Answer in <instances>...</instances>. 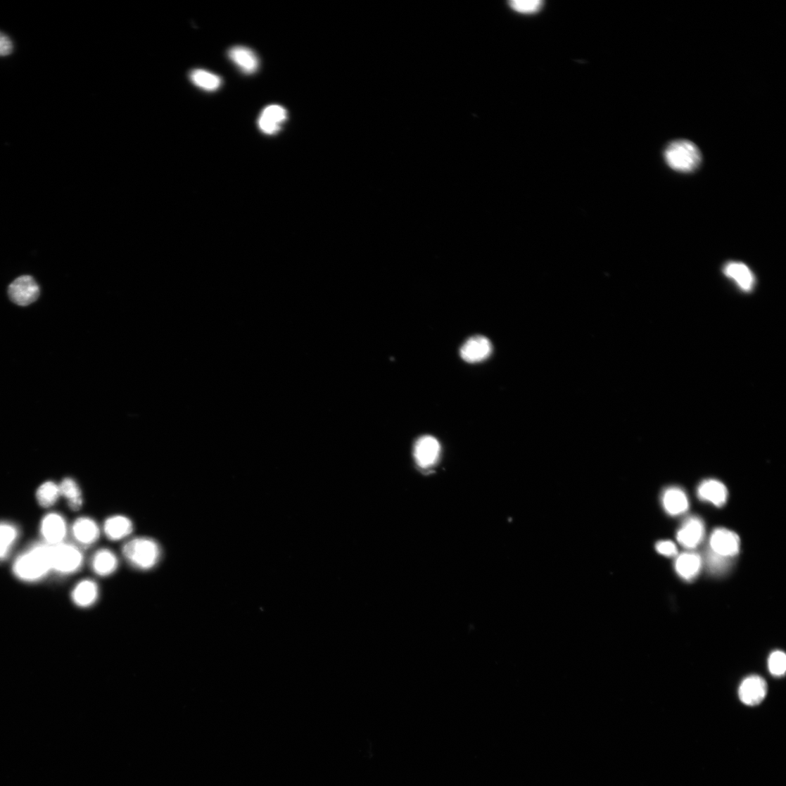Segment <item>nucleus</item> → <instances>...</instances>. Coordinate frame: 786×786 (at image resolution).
Returning <instances> with one entry per match:
<instances>
[{"instance_id":"nucleus-1","label":"nucleus","mask_w":786,"mask_h":786,"mask_svg":"<svg viewBox=\"0 0 786 786\" xmlns=\"http://www.w3.org/2000/svg\"><path fill=\"white\" fill-rule=\"evenodd\" d=\"M15 576L25 582H36L52 569L51 545L36 544L20 555L13 564Z\"/></svg>"},{"instance_id":"nucleus-2","label":"nucleus","mask_w":786,"mask_h":786,"mask_svg":"<svg viewBox=\"0 0 786 786\" xmlns=\"http://www.w3.org/2000/svg\"><path fill=\"white\" fill-rule=\"evenodd\" d=\"M125 559L134 568L147 571L153 569L162 557L161 547L150 538H136L127 542L122 547Z\"/></svg>"},{"instance_id":"nucleus-3","label":"nucleus","mask_w":786,"mask_h":786,"mask_svg":"<svg viewBox=\"0 0 786 786\" xmlns=\"http://www.w3.org/2000/svg\"><path fill=\"white\" fill-rule=\"evenodd\" d=\"M664 157L667 164L675 171L683 173L692 172L701 160L699 148L689 140H676L666 148Z\"/></svg>"},{"instance_id":"nucleus-4","label":"nucleus","mask_w":786,"mask_h":786,"mask_svg":"<svg viewBox=\"0 0 786 786\" xmlns=\"http://www.w3.org/2000/svg\"><path fill=\"white\" fill-rule=\"evenodd\" d=\"M84 557L81 550L74 545L62 543L51 546L52 569L61 575H71L82 566Z\"/></svg>"},{"instance_id":"nucleus-5","label":"nucleus","mask_w":786,"mask_h":786,"mask_svg":"<svg viewBox=\"0 0 786 786\" xmlns=\"http://www.w3.org/2000/svg\"><path fill=\"white\" fill-rule=\"evenodd\" d=\"M39 294V285L30 275L20 276L8 287L11 300L19 306H28L34 303Z\"/></svg>"},{"instance_id":"nucleus-6","label":"nucleus","mask_w":786,"mask_h":786,"mask_svg":"<svg viewBox=\"0 0 786 786\" xmlns=\"http://www.w3.org/2000/svg\"><path fill=\"white\" fill-rule=\"evenodd\" d=\"M710 545L714 554L729 559L739 553L740 539L732 531L716 528L711 536Z\"/></svg>"},{"instance_id":"nucleus-7","label":"nucleus","mask_w":786,"mask_h":786,"mask_svg":"<svg viewBox=\"0 0 786 786\" xmlns=\"http://www.w3.org/2000/svg\"><path fill=\"white\" fill-rule=\"evenodd\" d=\"M490 340L483 336H474L467 339L460 348L461 357L467 363L481 362L493 353Z\"/></svg>"},{"instance_id":"nucleus-8","label":"nucleus","mask_w":786,"mask_h":786,"mask_svg":"<svg viewBox=\"0 0 786 786\" xmlns=\"http://www.w3.org/2000/svg\"><path fill=\"white\" fill-rule=\"evenodd\" d=\"M41 534L49 545L54 546L63 543L68 535L65 519L57 513L48 514L42 521Z\"/></svg>"},{"instance_id":"nucleus-9","label":"nucleus","mask_w":786,"mask_h":786,"mask_svg":"<svg viewBox=\"0 0 786 786\" xmlns=\"http://www.w3.org/2000/svg\"><path fill=\"white\" fill-rule=\"evenodd\" d=\"M767 692L766 681L758 676H753L742 682L739 689V697L743 704L756 706L766 697Z\"/></svg>"},{"instance_id":"nucleus-10","label":"nucleus","mask_w":786,"mask_h":786,"mask_svg":"<svg viewBox=\"0 0 786 786\" xmlns=\"http://www.w3.org/2000/svg\"><path fill=\"white\" fill-rule=\"evenodd\" d=\"M287 118V111L281 106L270 105L260 116L258 120L260 129L267 135L278 134Z\"/></svg>"},{"instance_id":"nucleus-11","label":"nucleus","mask_w":786,"mask_h":786,"mask_svg":"<svg viewBox=\"0 0 786 786\" xmlns=\"http://www.w3.org/2000/svg\"><path fill=\"white\" fill-rule=\"evenodd\" d=\"M705 534L704 524L697 517L687 519L677 533L680 544L687 548H695L703 541Z\"/></svg>"},{"instance_id":"nucleus-12","label":"nucleus","mask_w":786,"mask_h":786,"mask_svg":"<svg viewBox=\"0 0 786 786\" xmlns=\"http://www.w3.org/2000/svg\"><path fill=\"white\" fill-rule=\"evenodd\" d=\"M72 533L75 540L81 545L90 546L100 538L98 524L89 517L77 519L72 525Z\"/></svg>"},{"instance_id":"nucleus-13","label":"nucleus","mask_w":786,"mask_h":786,"mask_svg":"<svg viewBox=\"0 0 786 786\" xmlns=\"http://www.w3.org/2000/svg\"><path fill=\"white\" fill-rule=\"evenodd\" d=\"M440 447L438 441L433 436H426L421 437L416 442L414 447V457L422 467L433 465L438 458Z\"/></svg>"},{"instance_id":"nucleus-14","label":"nucleus","mask_w":786,"mask_h":786,"mask_svg":"<svg viewBox=\"0 0 786 786\" xmlns=\"http://www.w3.org/2000/svg\"><path fill=\"white\" fill-rule=\"evenodd\" d=\"M228 57L246 75L256 72L260 60L256 53L245 46H234L228 51Z\"/></svg>"},{"instance_id":"nucleus-15","label":"nucleus","mask_w":786,"mask_h":786,"mask_svg":"<svg viewBox=\"0 0 786 786\" xmlns=\"http://www.w3.org/2000/svg\"><path fill=\"white\" fill-rule=\"evenodd\" d=\"M133 531L132 521L122 515L110 516L103 524V533L112 541L122 540L129 537Z\"/></svg>"},{"instance_id":"nucleus-16","label":"nucleus","mask_w":786,"mask_h":786,"mask_svg":"<svg viewBox=\"0 0 786 786\" xmlns=\"http://www.w3.org/2000/svg\"><path fill=\"white\" fill-rule=\"evenodd\" d=\"M723 271L727 277L733 280L742 291H751L755 286L754 274L745 264L729 262L724 267Z\"/></svg>"},{"instance_id":"nucleus-17","label":"nucleus","mask_w":786,"mask_h":786,"mask_svg":"<svg viewBox=\"0 0 786 786\" xmlns=\"http://www.w3.org/2000/svg\"><path fill=\"white\" fill-rule=\"evenodd\" d=\"M119 561L110 549L101 548L96 552L91 559L93 571L100 577H108L116 571Z\"/></svg>"},{"instance_id":"nucleus-18","label":"nucleus","mask_w":786,"mask_h":786,"mask_svg":"<svg viewBox=\"0 0 786 786\" xmlns=\"http://www.w3.org/2000/svg\"><path fill=\"white\" fill-rule=\"evenodd\" d=\"M99 597V588L97 583L89 579L80 582L72 592V601L80 607L93 606L97 602Z\"/></svg>"},{"instance_id":"nucleus-19","label":"nucleus","mask_w":786,"mask_h":786,"mask_svg":"<svg viewBox=\"0 0 786 786\" xmlns=\"http://www.w3.org/2000/svg\"><path fill=\"white\" fill-rule=\"evenodd\" d=\"M698 495L700 499L709 501L717 507H721L726 503L728 493L723 483L711 479L705 481L699 485Z\"/></svg>"},{"instance_id":"nucleus-20","label":"nucleus","mask_w":786,"mask_h":786,"mask_svg":"<svg viewBox=\"0 0 786 786\" xmlns=\"http://www.w3.org/2000/svg\"><path fill=\"white\" fill-rule=\"evenodd\" d=\"M663 503L668 514L671 516H678L687 511L689 501L685 492L681 488L671 487L665 491L663 495Z\"/></svg>"},{"instance_id":"nucleus-21","label":"nucleus","mask_w":786,"mask_h":786,"mask_svg":"<svg viewBox=\"0 0 786 786\" xmlns=\"http://www.w3.org/2000/svg\"><path fill=\"white\" fill-rule=\"evenodd\" d=\"M702 566V560L698 554L685 553L680 555L676 562V570L678 575L685 581H692L696 578Z\"/></svg>"},{"instance_id":"nucleus-22","label":"nucleus","mask_w":786,"mask_h":786,"mask_svg":"<svg viewBox=\"0 0 786 786\" xmlns=\"http://www.w3.org/2000/svg\"><path fill=\"white\" fill-rule=\"evenodd\" d=\"M189 79L195 86L208 92L216 91L222 84V80L220 76L204 70H195L191 72Z\"/></svg>"},{"instance_id":"nucleus-23","label":"nucleus","mask_w":786,"mask_h":786,"mask_svg":"<svg viewBox=\"0 0 786 786\" xmlns=\"http://www.w3.org/2000/svg\"><path fill=\"white\" fill-rule=\"evenodd\" d=\"M59 487L61 495L68 499L70 509L74 512L79 511L82 506L83 500L77 483L71 478H67L62 481Z\"/></svg>"},{"instance_id":"nucleus-24","label":"nucleus","mask_w":786,"mask_h":786,"mask_svg":"<svg viewBox=\"0 0 786 786\" xmlns=\"http://www.w3.org/2000/svg\"><path fill=\"white\" fill-rule=\"evenodd\" d=\"M18 537L16 526L9 523H0V560L8 557Z\"/></svg>"},{"instance_id":"nucleus-25","label":"nucleus","mask_w":786,"mask_h":786,"mask_svg":"<svg viewBox=\"0 0 786 786\" xmlns=\"http://www.w3.org/2000/svg\"><path fill=\"white\" fill-rule=\"evenodd\" d=\"M60 496L59 485L53 481H48L41 485L37 492V501L44 507L54 505Z\"/></svg>"},{"instance_id":"nucleus-26","label":"nucleus","mask_w":786,"mask_h":786,"mask_svg":"<svg viewBox=\"0 0 786 786\" xmlns=\"http://www.w3.org/2000/svg\"><path fill=\"white\" fill-rule=\"evenodd\" d=\"M509 6L518 13L532 14L541 10L543 2L540 0H512L509 2Z\"/></svg>"},{"instance_id":"nucleus-27","label":"nucleus","mask_w":786,"mask_h":786,"mask_svg":"<svg viewBox=\"0 0 786 786\" xmlns=\"http://www.w3.org/2000/svg\"><path fill=\"white\" fill-rule=\"evenodd\" d=\"M769 670L774 676L784 675L786 670V657L782 652L776 651L771 654L769 658Z\"/></svg>"},{"instance_id":"nucleus-28","label":"nucleus","mask_w":786,"mask_h":786,"mask_svg":"<svg viewBox=\"0 0 786 786\" xmlns=\"http://www.w3.org/2000/svg\"><path fill=\"white\" fill-rule=\"evenodd\" d=\"M707 564L709 569L715 573H723L729 566L728 558L717 555L714 552L709 555Z\"/></svg>"},{"instance_id":"nucleus-29","label":"nucleus","mask_w":786,"mask_h":786,"mask_svg":"<svg viewBox=\"0 0 786 786\" xmlns=\"http://www.w3.org/2000/svg\"><path fill=\"white\" fill-rule=\"evenodd\" d=\"M655 547L658 553L667 557H673L678 554L677 547L671 541L658 542Z\"/></svg>"},{"instance_id":"nucleus-30","label":"nucleus","mask_w":786,"mask_h":786,"mask_svg":"<svg viewBox=\"0 0 786 786\" xmlns=\"http://www.w3.org/2000/svg\"><path fill=\"white\" fill-rule=\"evenodd\" d=\"M13 42L5 34L0 32V56H7L13 52Z\"/></svg>"}]
</instances>
